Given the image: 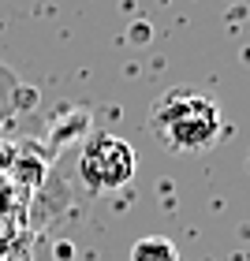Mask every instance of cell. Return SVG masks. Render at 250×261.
Segmentation results:
<instances>
[{"label":"cell","mask_w":250,"mask_h":261,"mask_svg":"<svg viewBox=\"0 0 250 261\" xmlns=\"http://www.w3.org/2000/svg\"><path fill=\"white\" fill-rule=\"evenodd\" d=\"M149 135L172 153H202L220 138V105L206 90L172 86L149 109Z\"/></svg>","instance_id":"obj_1"},{"label":"cell","mask_w":250,"mask_h":261,"mask_svg":"<svg viewBox=\"0 0 250 261\" xmlns=\"http://www.w3.org/2000/svg\"><path fill=\"white\" fill-rule=\"evenodd\" d=\"M135 149L131 142L112 135V130H93L79 149V179L90 187L93 194H109L120 191L135 179Z\"/></svg>","instance_id":"obj_2"},{"label":"cell","mask_w":250,"mask_h":261,"mask_svg":"<svg viewBox=\"0 0 250 261\" xmlns=\"http://www.w3.org/2000/svg\"><path fill=\"white\" fill-rule=\"evenodd\" d=\"M131 261H180V250L164 235H146L131 246Z\"/></svg>","instance_id":"obj_3"}]
</instances>
